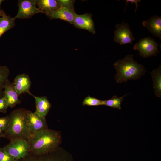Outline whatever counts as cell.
Returning <instances> with one entry per match:
<instances>
[{"label":"cell","mask_w":161,"mask_h":161,"mask_svg":"<svg viewBox=\"0 0 161 161\" xmlns=\"http://www.w3.org/2000/svg\"><path fill=\"white\" fill-rule=\"evenodd\" d=\"M27 141L30 153L42 154L53 151L59 147L62 136L60 131L48 128L32 134Z\"/></svg>","instance_id":"obj_1"},{"label":"cell","mask_w":161,"mask_h":161,"mask_svg":"<svg viewBox=\"0 0 161 161\" xmlns=\"http://www.w3.org/2000/svg\"><path fill=\"white\" fill-rule=\"evenodd\" d=\"M27 110L20 108L13 110L9 115V122L3 137L10 140L20 138L28 140L32 134L26 123Z\"/></svg>","instance_id":"obj_2"},{"label":"cell","mask_w":161,"mask_h":161,"mask_svg":"<svg viewBox=\"0 0 161 161\" xmlns=\"http://www.w3.org/2000/svg\"><path fill=\"white\" fill-rule=\"evenodd\" d=\"M133 57L132 55H128L123 59L114 64L117 71L114 77L117 83H126L128 80H136L145 74L144 66L134 60Z\"/></svg>","instance_id":"obj_3"},{"label":"cell","mask_w":161,"mask_h":161,"mask_svg":"<svg viewBox=\"0 0 161 161\" xmlns=\"http://www.w3.org/2000/svg\"><path fill=\"white\" fill-rule=\"evenodd\" d=\"M17 161H73V159L69 152L60 146L53 151L45 154L37 155L30 153Z\"/></svg>","instance_id":"obj_4"},{"label":"cell","mask_w":161,"mask_h":161,"mask_svg":"<svg viewBox=\"0 0 161 161\" xmlns=\"http://www.w3.org/2000/svg\"><path fill=\"white\" fill-rule=\"evenodd\" d=\"M10 140L9 143L4 148L17 160L24 158L30 153V147L27 140L17 138Z\"/></svg>","instance_id":"obj_5"},{"label":"cell","mask_w":161,"mask_h":161,"mask_svg":"<svg viewBox=\"0 0 161 161\" xmlns=\"http://www.w3.org/2000/svg\"><path fill=\"white\" fill-rule=\"evenodd\" d=\"M158 44L154 39L147 37L140 39L134 45L133 49L139 52L140 56L145 58L158 53Z\"/></svg>","instance_id":"obj_6"},{"label":"cell","mask_w":161,"mask_h":161,"mask_svg":"<svg viewBox=\"0 0 161 161\" xmlns=\"http://www.w3.org/2000/svg\"><path fill=\"white\" fill-rule=\"evenodd\" d=\"M37 0H19L18 1V10L14 17L26 19L31 18L34 15L40 13L36 7Z\"/></svg>","instance_id":"obj_7"},{"label":"cell","mask_w":161,"mask_h":161,"mask_svg":"<svg viewBox=\"0 0 161 161\" xmlns=\"http://www.w3.org/2000/svg\"><path fill=\"white\" fill-rule=\"evenodd\" d=\"M26 123L32 134L48 129L45 117L27 110Z\"/></svg>","instance_id":"obj_8"},{"label":"cell","mask_w":161,"mask_h":161,"mask_svg":"<svg viewBox=\"0 0 161 161\" xmlns=\"http://www.w3.org/2000/svg\"><path fill=\"white\" fill-rule=\"evenodd\" d=\"M115 27L114 40L116 42L120 45H124L127 43L131 44L135 40V38L128 23L123 22L121 24L116 25Z\"/></svg>","instance_id":"obj_9"},{"label":"cell","mask_w":161,"mask_h":161,"mask_svg":"<svg viewBox=\"0 0 161 161\" xmlns=\"http://www.w3.org/2000/svg\"><path fill=\"white\" fill-rule=\"evenodd\" d=\"M92 16L91 14L87 13L82 15L76 13L74 25L77 28L87 30L95 34L96 32Z\"/></svg>","instance_id":"obj_10"},{"label":"cell","mask_w":161,"mask_h":161,"mask_svg":"<svg viewBox=\"0 0 161 161\" xmlns=\"http://www.w3.org/2000/svg\"><path fill=\"white\" fill-rule=\"evenodd\" d=\"M17 94L13 84L8 80L5 83L3 97L4 98L8 107L13 108L21 103Z\"/></svg>","instance_id":"obj_11"},{"label":"cell","mask_w":161,"mask_h":161,"mask_svg":"<svg viewBox=\"0 0 161 161\" xmlns=\"http://www.w3.org/2000/svg\"><path fill=\"white\" fill-rule=\"evenodd\" d=\"M13 83L18 95L25 93H28L30 92L31 81L29 76L27 74L17 75Z\"/></svg>","instance_id":"obj_12"},{"label":"cell","mask_w":161,"mask_h":161,"mask_svg":"<svg viewBox=\"0 0 161 161\" xmlns=\"http://www.w3.org/2000/svg\"><path fill=\"white\" fill-rule=\"evenodd\" d=\"M75 14L74 9L61 7L57 10L47 16L50 19H60L74 25Z\"/></svg>","instance_id":"obj_13"},{"label":"cell","mask_w":161,"mask_h":161,"mask_svg":"<svg viewBox=\"0 0 161 161\" xmlns=\"http://www.w3.org/2000/svg\"><path fill=\"white\" fill-rule=\"evenodd\" d=\"M29 94L35 99L36 110L35 112L38 115L45 117L51 107V105L46 97L36 96L30 92Z\"/></svg>","instance_id":"obj_14"},{"label":"cell","mask_w":161,"mask_h":161,"mask_svg":"<svg viewBox=\"0 0 161 161\" xmlns=\"http://www.w3.org/2000/svg\"><path fill=\"white\" fill-rule=\"evenodd\" d=\"M142 24L154 36L161 39V17L154 15L149 20L144 21Z\"/></svg>","instance_id":"obj_15"},{"label":"cell","mask_w":161,"mask_h":161,"mask_svg":"<svg viewBox=\"0 0 161 161\" xmlns=\"http://www.w3.org/2000/svg\"><path fill=\"white\" fill-rule=\"evenodd\" d=\"M36 6L40 13H44L46 15L61 7L55 0H37Z\"/></svg>","instance_id":"obj_16"},{"label":"cell","mask_w":161,"mask_h":161,"mask_svg":"<svg viewBox=\"0 0 161 161\" xmlns=\"http://www.w3.org/2000/svg\"><path fill=\"white\" fill-rule=\"evenodd\" d=\"M16 19L6 13L0 17V38L5 32L14 27Z\"/></svg>","instance_id":"obj_17"},{"label":"cell","mask_w":161,"mask_h":161,"mask_svg":"<svg viewBox=\"0 0 161 161\" xmlns=\"http://www.w3.org/2000/svg\"><path fill=\"white\" fill-rule=\"evenodd\" d=\"M153 82V88L155 95L158 97H161V67L160 65L158 68L154 69L151 73Z\"/></svg>","instance_id":"obj_18"},{"label":"cell","mask_w":161,"mask_h":161,"mask_svg":"<svg viewBox=\"0 0 161 161\" xmlns=\"http://www.w3.org/2000/svg\"><path fill=\"white\" fill-rule=\"evenodd\" d=\"M10 71L6 66L0 65V98L3 97L4 87L8 80Z\"/></svg>","instance_id":"obj_19"},{"label":"cell","mask_w":161,"mask_h":161,"mask_svg":"<svg viewBox=\"0 0 161 161\" xmlns=\"http://www.w3.org/2000/svg\"><path fill=\"white\" fill-rule=\"evenodd\" d=\"M127 95H125L120 97H118L117 96H114L110 99L103 100V105L121 109V104L122 101L124 100L123 98Z\"/></svg>","instance_id":"obj_20"},{"label":"cell","mask_w":161,"mask_h":161,"mask_svg":"<svg viewBox=\"0 0 161 161\" xmlns=\"http://www.w3.org/2000/svg\"><path fill=\"white\" fill-rule=\"evenodd\" d=\"M82 104L83 106H90L103 105V100L88 96L84 99Z\"/></svg>","instance_id":"obj_21"},{"label":"cell","mask_w":161,"mask_h":161,"mask_svg":"<svg viewBox=\"0 0 161 161\" xmlns=\"http://www.w3.org/2000/svg\"><path fill=\"white\" fill-rule=\"evenodd\" d=\"M17 160L8 154L4 148L0 147V161H17Z\"/></svg>","instance_id":"obj_22"},{"label":"cell","mask_w":161,"mask_h":161,"mask_svg":"<svg viewBox=\"0 0 161 161\" xmlns=\"http://www.w3.org/2000/svg\"><path fill=\"white\" fill-rule=\"evenodd\" d=\"M9 122V116L0 117V129L4 133L7 130Z\"/></svg>","instance_id":"obj_23"},{"label":"cell","mask_w":161,"mask_h":161,"mask_svg":"<svg viewBox=\"0 0 161 161\" xmlns=\"http://www.w3.org/2000/svg\"><path fill=\"white\" fill-rule=\"evenodd\" d=\"M74 0H57L61 7H64L71 9H74Z\"/></svg>","instance_id":"obj_24"},{"label":"cell","mask_w":161,"mask_h":161,"mask_svg":"<svg viewBox=\"0 0 161 161\" xmlns=\"http://www.w3.org/2000/svg\"><path fill=\"white\" fill-rule=\"evenodd\" d=\"M8 106L4 98L2 97L0 98V112L6 113L7 112Z\"/></svg>","instance_id":"obj_25"},{"label":"cell","mask_w":161,"mask_h":161,"mask_svg":"<svg viewBox=\"0 0 161 161\" xmlns=\"http://www.w3.org/2000/svg\"><path fill=\"white\" fill-rule=\"evenodd\" d=\"M126 7L125 9V11L126 9L127 5L129 2H131V3H134L136 5V8L135 10V12H136L137 8L138 7V3L139 2H141V1L140 0H126Z\"/></svg>","instance_id":"obj_26"},{"label":"cell","mask_w":161,"mask_h":161,"mask_svg":"<svg viewBox=\"0 0 161 161\" xmlns=\"http://www.w3.org/2000/svg\"><path fill=\"white\" fill-rule=\"evenodd\" d=\"M6 13L2 9H0V17L2 16Z\"/></svg>","instance_id":"obj_27"},{"label":"cell","mask_w":161,"mask_h":161,"mask_svg":"<svg viewBox=\"0 0 161 161\" xmlns=\"http://www.w3.org/2000/svg\"><path fill=\"white\" fill-rule=\"evenodd\" d=\"M4 135V132L0 129V138L3 137Z\"/></svg>","instance_id":"obj_28"},{"label":"cell","mask_w":161,"mask_h":161,"mask_svg":"<svg viewBox=\"0 0 161 161\" xmlns=\"http://www.w3.org/2000/svg\"><path fill=\"white\" fill-rule=\"evenodd\" d=\"M4 1V0H0V9H1V4H2V2H3Z\"/></svg>","instance_id":"obj_29"}]
</instances>
